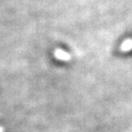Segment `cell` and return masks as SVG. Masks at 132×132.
Instances as JSON below:
<instances>
[{
	"instance_id": "6da1fadb",
	"label": "cell",
	"mask_w": 132,
	"mask_h": 132,
	"mask_svg": "<svg viewBox=\"0 0 132 132\" xmlns=\"http://www.w3.org/2000/svg\"><path fill=\"white\" fill-rule=\"evenodd\" d=\"M54 56H55L56 59L63 62H69L71 58L70 53L64 51L63 49H59V48H57L56 50L54 51Z\"/></svg>"
},
{
	"instance_id": "7a4b0ae2",
	"label": "cell",
	"mask_w": 132,
	"mask_h": 132,
	"mask_svg": "<svg viewBox=\"0 0 132 132\" xmlns=\"http://www.w3.org/2000/svg\"><path fill=\"white\" fill-rule=\"evenodd\" d=\"M132 50V39H125L119 46L120 52H128Z\"/></svg>"
},
{
	"instance_id": "3957f363",
	"label": "cell",
	"mask_w": 132,
	"mask_h": 132,
	"mask_svg": "<svg viewBox=\"0 0 132 132\" xmlns=\"http://www.w3.org/2000/svg\"><path fill=\"white\" fill-rule=\"evenodd\" d=\"M0 132H4V128L1 127V126H0Z\"/></svg>"
}]
</instances>
